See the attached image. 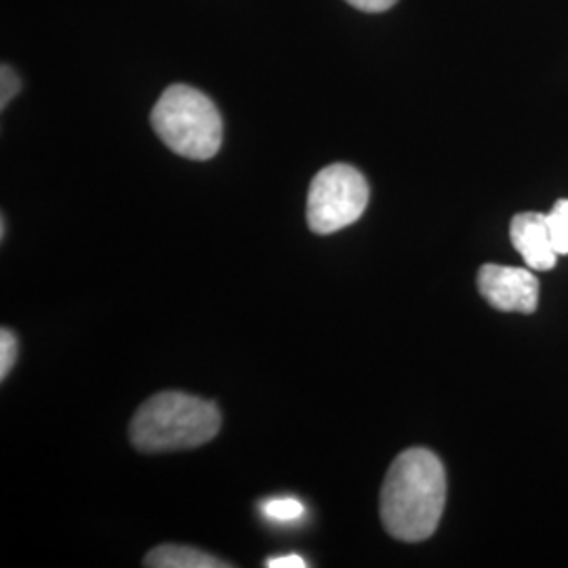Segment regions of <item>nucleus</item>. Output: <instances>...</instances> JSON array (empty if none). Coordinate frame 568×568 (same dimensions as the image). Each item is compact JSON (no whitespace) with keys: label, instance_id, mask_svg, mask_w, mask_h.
I'll list each match as a JSON object with an SVG mask.
<instances>
[{"label":"nucleus","instance_id":"f257e3e1","mask_svg":"<svg viewBox=\"0 0 568 568\" xmlns=\"http://www.w3.org/2000/svg\"><path fill=\"white\" fill-rule=\"evenodd\" d=\"M447 504V471L427 448H408L387 469L382 520L394 539L417 544L432 537Z\"/></svg>","mask_w":568,"mask_h":568},{"label":"nucleus","instance_id":"f03ea898","mask_svg":"<svg viewBox=\"0 0 568 568\" xmlns=\"http://www.w3.org/2000/svg\"><path fill=\"white\" fill-rule=\"evenodd\" d=\"M222 427L217 406L183 392H161L145 400L131 422V443L142 453L203 447Z\"/></svg>","mask_w":568,"mask_h":568},{"label":"nucleus","instance_id":"7ed1b4c3","mask_svg":"<svg viewBox=\"0 0 568 568\" xmlns=\"http://www.w3.org/2000/svg\"><path fill=\"white\" fill-rule=\"evenodd\" d=\"M150 121L164 145L183 159L209 161L222 148V114L194 87L171 84L154 105Z\"/></svg>","mask_w":568,"mask_h":568},{"label":"nucleus","instance_id":"20e7f679","mask_svg":"<svg viewBox=\"0 0 568 568\" xmlns=\"http://www.w3.org/2000/svg\"><path fill=\"white\" fill-rule=\"evenodd\" d=\"M368 204L365 175L349 164L325 166L307 192V225L314 234H335L358 222Z\"/></svg>","mask_w":568,"mask_h":568},{"label":"nucleus","instance_id":"39448f33","mask_svg":"<svg viewBox=\"0 0 568 568\" xmlns=\"http://www.w3.org/2000/svg\"><path fill=\"white\" fill-rule=\"evenodd\" d=\"M478 288L488 304L501 312L532 314L539 304V281L530 267L483 265L478 272Z\"/></svg>","mask_w":568,"mask_h":568},{"label":"nucleus","instance_id":"423d86ee","mask_svg":"<svg viewBox=\"0 0 568 568\" xmlns=\"http://www.w3.org/2000/svg\"><path fill=\"white\" fill-rule=\"evenodd\" d=\"M509 239L532 272H548L558 262V251L551 243L548 215L520 213L511 220Z\"/></svg>","mask_w":568,"mask_h":568},{"label":"nucleus","instance_id":"0eeeda50","mask_svg":"<svg viewBox=\"0 0 568 568\" xmlns=\"http://www.w3.org/2000/svg\"><path fill=\"white\" fill-rule=\"evenodd\" d=\"M150 568H225L230 562L217 560L211 554L185 546H161L152 549L143 562Z\"/></svg>","mask_w":568,"mask_h":568},{"label":"nucleus","instance_id":"6e6552de","mask_svg":"<svg viewBox=\"0 0 568 568\" xmlns=\"http://www.w3.org/2000/svg\"><path fill=\"white\" fill-rule=\"evenodd\" d=\"M262 516L265 520L274 523V525H288V523H297L304 516V504L295 497H272L265 499L260 506Z\"/></svg>","mask_w":568,"mask_h":568},{"label":"nucleus","instance_id":"1a4fd4ad","mask_svg":"<svg viewBox=\"0 0 568 568\" xmlns=\"http://www.w3.org/2000/svg\"><path fill=\"white\" fill-rule=\"evenodd\" d=\"M549 234L558 255H568V201H558L548 213Z\"/></svg>","mask_w":568,"mask_h":568},{"label":"nucleus","instance_id":"9d476101","mask_svg":"<svg viewBox=\"0 0 568 568\" xmlns=\"http://www.w3.org/2000/svg\"><path fill=\"white\" fill-rule=\"evenodd\" d=\"M18 358V339L9 328L0 331V379L4 382Z\"/></svg>","mask_w":568,"mask_h":568},{"label":"nucleus","instance_id":"9b49d317","mask_svg":"<svg viewBox=\"0 0 568 568\" xmlns=\"http://www.w3.org/2000/svg\"><path fill=\"white\" fill-rule=\"evenodd\" d=\"M21 81L11 65H2L0 70V108L4 110L7 103L11 102L20 93Z\"/></svg>","mask_w":568,"mask_h":568},{"label":"nucleus","instance_id":"f8f14e48","mask_svg":"<svg viewBox=\"0 0 568 568\" xmlns=\"http://www.w3.org/2000/svg\"><path fill=\"white\" fill-rule=\"evenodd\" d=\"M352 7L365 11V13H384L387 9H392L398 0H345Z\"/></svg>","mask_w":568,"mask_h":568},{"label":"nucleus","instance_id":"ddd939ff","mask_svg":"<svg viewBox=\"0 0 568 568\" xmlns=\"http://www.w3.org/2000/svg\"><path fill=\"white\" fill-rule=\"evenodd\" d=\"M265 567L267 568H304L307 567L304 560L300 558V556H295V554H291V556H278V558H270V560H265Z\"/></svg>","mask_w":568,"mask_h":568}]
</instances>
